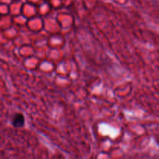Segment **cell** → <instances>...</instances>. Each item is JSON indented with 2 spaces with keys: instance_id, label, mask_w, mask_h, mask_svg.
<instances>
[{
  "instance_id": "1",
  "label": "cell",
  "mask_w": 159,
  "mask_h": 159,
  "mask_svg": "<svg viewBox=\"0 0 159 159\" xmlns=\"http://www.w3.org/2000/svg\"><path fill=\"white\" fill-rule=\"evenodd\" d=\"M12 125L16 128H21L25 125V118L22 113H16L12 120Z\"/></svg>"
}]
</instances>
